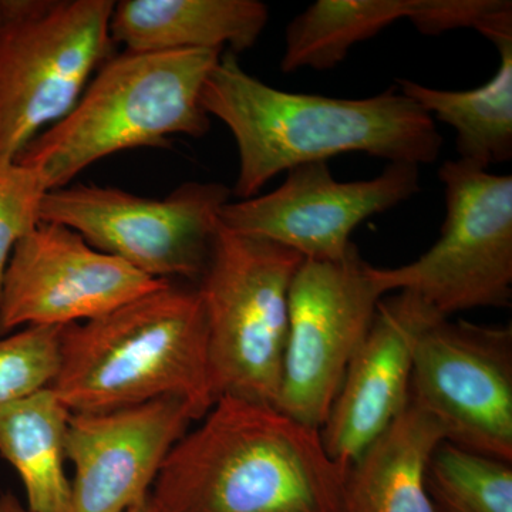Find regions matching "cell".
Wrapping results in <instances>:
<instances>
[{"label":"cell","mask_w":512,"mask_h":512,"mask_svg":"<svg viewBox=\"0 0 512 512\" xmlns=\"http://www.w3.org/2000/svg\"><path fill=\"white\" fill-rule=\"evenodd\" d=\"M201 106L235 138L239 171L231 192L239 200L298 165L363 153L420 167L443 147L434 120L396 87L365 99L284 92L245 72L231 52L208 76Z\"/></svg>","instance_id":"1"},{"label":"cell","mask_w":512,"mask_h":512,"mask_svg":"<svg viewBox=\"0 0 512 512\" xmlns=\"http://www.w3.org/2000/svg\"><path fill=\"white\" fill-rule=\"evenodd\" d=\"M151 490L160 512H340L348 471L320 430L272 404L220 397Z\"/></svg>","instance_id":"2"},{"label":"cell","mask_w":512,"mask_h":512,"mask_svg":"<svg viewBox=\"0 0 512 512\" xmlns=\"http://www.w3.org/2000/svg\"><path fill=\"white\" fill-rule=\"evenodd\" d=\"M50 389L72 413L177 397L201 420L215 397L197 288L170 281L100 318L64 326Z\"/></svg>","instance_id":"3"},{"label":"cell","mask_w":512,"mask_h":512,"mask_svg":"<svg viewBox=\"0 0 512 512\" xmlns=\"http://www.w3.org/2000/svg\"><path fill=\"white\" fill-rule=\"evenodd\" d=\"M221 55L220 50H126L110 57L73 110L16 161L40 171L52 191L120 151L165 147L173 136H205L211 119L201 106L202 87Z\"/></svg>","instance_id":"4"},{"label":"cell","mask_w":512,"mask_h":512,"mask_svg":"<svg viewBox=\"0 0 512 512\" xmlns=\"http://www.w3.org/2000/svg\"><path fill=\"white\" fill-rule=\"evenodd\" d=\"M302 262L292 249L231 231L220 222L195 286L207 325L215 402L231 396L275 406L288 333L289 291Z\"/></svg>","instance_id":"5"},{"label":"cell","mask_w":512,"mask_h":512,"mask_svg":"<svg viewBox=\"0 0 512 512\" xmlns=\"http://www.w3.org/2000/svg\"><path fill=\"white\" fill-rule=\"evenodd\" d=\"M446 194L440 238L416 261L369 274L382 295L409 292L441 318L507 308L512 298V177L463 160L439 170Z\"/></svg>","instance_id":"6"},{"label":"cell","mask_w":512,"mask_h":512,"mask_svg":"<svg viewBox=\"0 0 512 512\" xmlns=\"http://www.w3.org/2000/svg\"><path fill=\"white\" fill-rule=\"evenodd\" d=\"M231 195L218 183H187L161 200L66 185L47 192L40 218L73 229L93 248L151 278L198 282Z\"/></svg>","instance_id":"7"},{"label":"cell","mask_w":512,"mask_h":512,"mask_svg":"<svg viewBox=\"0 0 512 512\" xmlns=\"http://www.w3.org/2000/svg\"><path fill=\"white\" fill-rule=\"evenodd\" d=\"M113 0H57L0 32V160L64 119L111 57Z\"/></svg>","instance_id":"8"},{"label":"cell","mask_w":512,"mask_h":512,"mask_svg":"<svg viewBox=\"0 0 512 512\" xmlns=\"http://www.w3.org/2000/svg\"><path fill=\"white\" fill-rule=\"evenodd\" d=\"M382 298L356 245L342 261L303 259L289 291L282 413L320 430Z\"/></svg>","instance_id":"9"},{"label":"cell","mask_w":512,"mask_h":512,"mask_svg":"<svg viewBox=\"0 0 512 512\" xmlns=\"http://www.w3.org/2000/svg\"><path fill=\"white\" fill-rule=\"evenodd\" d=\"M410 403L444 441L512 463V328L433 318L413 349Z\"/></svg>","instance_id":"10"},{"label":"cell","mask_w":512,"mask_h":512,"mask_svg":"<svg viewBox=\"0 0 512 512\" xmlns=\"http://www.w3.org/2000/svg\"><path fill=\"white\" fill-rule=\"evenodd\" d=\"M420 190V167L389 163L370 180H335L328 161L286 171L281 187L248 200L229 201L220 212L225 228L292 249L305 261H342L355 247L362 222L410 200Z\"/></svg>","instance_id":"11"},{"label":"cell","mask_w":512,"mask_h":512,"mask_svg":"<svg viewBox=\"0 0 512 512\" xmlns=\"http://www.w3.org/2000/svg\"><path fill=\"white\" fill-rule=\"evenodd\" d=\"M167 282L93 248L73 229L42 221L10 255L0 291V336L20 326L89 322Z\"/></svg>","instance_id":"12"},{"label":"cell","mask_w":512,"mask_h":512,"mask_svg":"<svg viewBox=\"0 0 512 512\" xmlns=\"http://www.w3.org/2000/svg\"><path fill=\"white\" fill-rule=\"evenodd\" d=\"M194 421L190 404L177 397L72 413L66 440L74 467L69 512H127L146 500L168 454Z\"/></svg>","instance_id":"13"},{"label":"cell","mask_w":512,"mask_h":512,"mask_svg":"<svg viewBox=\"0 0 512 512\" xmlns=\"http://www.w3.org/2000/svg\"><path fill=\"white\" fill-rule=\"evenodd\" d=\"M433 318L441 316L409 292H397L379 303L320 427L326 453L343 470L348 471L409 406L414 343Z\"/></svg>","instance_id":"14"},{"label":"cell","mask_w":512,"mask_h":512,"mask_svg":"<svg viewBox=\"0 0 512 512\" xmlns=\"http://www.w3.org/2000/svg\"><path fill=\"white\" fill-rule=\"evenodd\" d=\"M269 22L259 0H123L114 5L111 40L128 52L251 49Z\"/></svg>","instance_id":"15"},{"label":"cell","mask_w":512,"mask_h":512,"mask_svg":"<svg viewBox=\"0 0 512 512\" xmlns=\"http://www.w3.org/2000/svg\"><path fill=\"white\" fill-rule=\"evenodd\" d=\"M443 441L439 423L409 403L349 467L340 512H436L426 474Z\"/></svg>","instance_id":"16"},{"label":"cell","mask_w":512,"mask_h":512,"mask_svg":"<svg viewBox=\"0 0 512 512\" xmlns=\"http://www.w3.org/2000/svg\"><path fill=\"white\" fill-rule=\"evenodd\" d=\"M69 407L50 387L0 407V456L15 468L32 512H69Z\"/></svg>","instance_id":"17"},{"label":"cell","mask_w":512,"mask_h":512,"mask_svg":"<svg viewBox=\"0 0 512 512\" xmlns=\"http://www.w3.org/2000/svg\"><path fill=\"white\" fill-rule=\"evenodd\" d=\"M500 55L497 73L477 89L443 90L399 79V90L431 119L456 131L458 160L487 170L512 157V36L493 43Z\"/></svg>","instance_id":"18"},{"label":"cell","mask_w":512,"mask_h":512,"mask_svg":"<svg viewBox=\"0 0 512 512\" xmlns=\"http://www.w3.org/2000/svg\"><path fill=\"white\" fill-rule=\"evenodd\" d=\"M413 6L414 0H318L286 28L281 70L333 69L357 43L409 20Z\"/></svg>","instance_id":"19"},{"label":"cell","mask_w":512,"mask_h":512,"mask_svg":"<svg viewBox=\"0 0 512 512\" xmlns=\"http://www.w3.org/2000/svg\"><path fill=\"white\" fill-rule=\"evenodd\" d=\"M436 512H512V463L443 441L427 466Z\"/></svg>","instance_id":"20"},{"label":"cell","mask_w":512,"mask_h":512,"mask_svg":"<svg viewBox=\"0 0 512 512\" xmlns=\"http://www.w3.org/2000/svg\"><path fill=\"white\" fill-rule=\"evenodd\" d=\"M62 329L29 326L0 336V407L52 386L59 373Z\"/></svg>","instance_id":"21"},{"label":"cell","mask_w":512,"mask_h":512,"mask_svg":"<svg viewBox=\"0 0 512 512\" xmlns=\"http://www.w3.org/2000/svg\"><path fill=\"white\" fill-rule=\"evenodd\" d=\"M47 192L40 171L16 160H0V291L13 249L42 222Z\"/></svg>","instance_id":"22"},{"label":"cell","mask_w":512,"mask_h":512,"mask_svg":"<svg viewBox=\"0 0 512 512\" xmlns=\"http://www.w3.org/2000/svg\"><path fill=\"white\" fill-rule=\"evenodd\" d=\"M423 35L474 29L491 43L512 36L510 0H414L409 18Z\"/></svg>","instance_id":"23"},{"label":"cell","mask_w":512,"mask_h":512,"mask_svg":"<svg viewBox=\"0 0 512 512\" xmlns=\"http://www.w3.org/2000/svg\"><path fill=\"white\" fill-rule=\"evenodd\" d=\"M56 2L57 0H0V32L45 15Z\"/></svg>","instance_id":"24"},{"label":"cell","mask_w":512,"mask_h":512,"mask_svg":"<svg viewBox=\"0 0 512 512\" xmlns=\"http://www.w3.org/2000/svg\"><path fill=\"white\" fill-rule=\"evenodd\" d=\"M0 512H32L12 493L0 494Z\"/></svg>","instance_id":"25"},{"label":"cell","mask_w":512,"mask_h":512,"mask_svg":"<svg viewBox=\"0 0 512 512\" xmlns=\"http://www.w3.org/2000/svg\"><path fill=\"white\" fill-rule=\"evenodd\" d=\"M127 512H160L157 510L156 504L151 500L150 495L146 498V500L141 501L140 504L134 505L133 508H130Z\"/></svg>","instance_id":"26"}]
</instances>
